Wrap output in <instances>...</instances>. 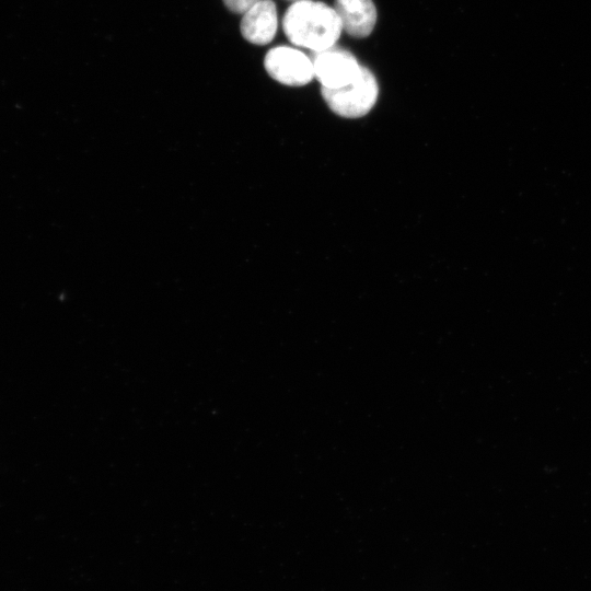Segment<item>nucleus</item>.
<instances>
[{
	"mask_svg": "<svg viewBox=\"0 0 591 591\" xmlns=\"http://www.w3.org/2000/svg\"><path fill=\"white\" fill-rule=\"evenodd\" d=\"M282 30L292 44L318 51L336 44L343 26L334 8L320 1L300 0L287 9Z\"/></svg>",
	"mask_w": 591,
	"mask_h": 591,
	"instance_id": "f257e3e1",
	"label": "nucleus"
},
{
	"mask_svg": "<svg viewBox=\"0 0 591 591\" xmlns=\"http://www.w3.org/2000/svg\"><path fill=\"white\" fill-rule=\"evenodd\" d=\"M331 111L346 118H358L368 114L374 106L379 85L374 74L364 66L356 80L339 89L321 90Z\"/></svg>",
	"mask_w": 591,
	"mask_h": 591,
	"instance_id": "f03ea898",
	"label": "nucleus"
},
{
	"mask_svg": "<svg viewBox=\"0 0 591 591\" xmlns=\"http://www.w3.org/2000/svg\"><path fill=\"white\" fill-rule=\"evenodd\" d=\"M311 60L314 77L325 89H339L358 78L361 65L347 49L335 45L318 51H312Z\"/></svg>",
	"mask_w": 591,
	"mask_h": 591,
	"instance_id": "7ed1b4c3",
	"label": "nucleus"
},
{
	"mask_svg": "<svg viewBox=\"0 0 591 591\" xmlns=\"http://www.w3.org/2000/svg\"><path fill=\"white\" fill-rule=\"evenodd\" d=\"M264 67L274 80L289 86L305 85L314 78L311 58L301 50L288 46L268 50Z\"/></svg>",
	"mask_w": 591,
	"mask_h": 591,
	"instance_id": "20e7f679",
	"label": "nucleus"
},
{
	"mask_svg": "<svg viewBox=\"0 0 591 591\" xmlns=\"http://www.w3.org/2000/svg\"><path fill=\"white\" fill-rule=\"evenodd\" d=\"M277 8L273 0H260L243 13L241 33L255 45L270 43L277 32Z\"/></svg>",
	"mask_w": 591,
	"mask_h": 591,
	"instance_id": "39448f33",
	"label": "nucleus"
},
{
	"mask_svg": "<svg viewBox=\"0 0 591 591\" xmlns=\"http://www.w3.org/2000/svg\"><path fill=\"white\" fill-rule=\"evenodd\" d=\"M334 9L348 35L363 38L373 31L376 9L372 0H335Z\"/></svg>",
	"mask_w": 591,
	"mask_h": 591,
	"instance_id": "423d86ee",
	"label": "nucleus"
},
{
	"mask_svg": "<svg viewBox=\"0 0 591 591\" xmlns=\"http://www.w3.org/2000/svg\"><path fill=\"white\" fill-rule=\"evenodd\" d=\"M260 0H223L225 7L234 13H244Z\"/></svg>",
	"mask_w": 591,
	"mask_h": 591,
	"instance_id": "0eeeda50",
	"label": "nucleus"
},
{
	"mask_svg": "<svg viewBox=\"0 0 591 591\" xmlns=\"http://www.w3.org/2000/svg\"><path fill=\"white\" fill-rule=\"evenodd\" d=\"M289 1L296 2V1H300V0H289Z\"/></svg>",
	"mask_w": 591,
	"mask_h": 591,
	"instance_id": "6e6552de",
	"label": "nucleus"
}]
</instances>
